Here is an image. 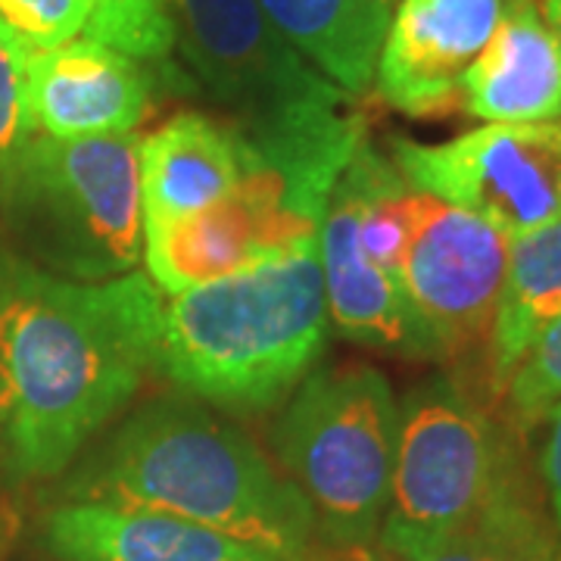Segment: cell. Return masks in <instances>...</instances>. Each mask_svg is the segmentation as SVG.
Masks as SVG:
<instances>
[{
  "label": "cell",
  "mask_w": 561,
  "mask_h": 561,
  "mask_svg": "<svg viewBox=\"0 0 561 561\" xmlns=\"http://www.w3.org/2000/svg\"><path fill=\"white\" fill-rule=\"evenodd\" d=\"M165 294L147 272L79 284L0 243V456L54 478L160 359Z\"/></svg>",
  "instance_id": "obj_1"
},
{
  "label": "cell",
  "mask_w": 561,
  "mask_h": 561,
  "mask_svg": "<svg viewBox=\"0 0 561 561\" xmlns=\"http://www.w3.org/2000/svg\"><path fill=\"white\" fill-rule=\"evenodd\" d=\"M76 502L179 515L294 561L316 530L300 486L234 421L187 393L131 412L79 481Z\"/></svg>",
  "instance_id": "obj_2"
},
{
  "label": "cell",
  "mask_w": 561,
  "mask_h": 561,
  "mask_svg": "<svg viewBox=\"0 0 561 561\" xmlns=\"http://www.w3.org/2000/svg\"><path fill=\"white\" fill-rule=\"evenodd\" d=\"M328 328L316 234L162 302L157 371L219 412H262L316 368Z\"/></svg>",
  "instance_id": "obj_3"
},
{
  "label": "cell",
  "mask_w": 561,
  "mask_h": 561,
  "mask_svg": "<svg viewBox=\"0 0 561 561\" xmlns=\"http://www.w3.org/2000/svg\"><path fill=\"white\" fill-rule=\"evenodd\" d=\"M175 47L262 165L341 179L368 140L350 94L302 60L260 0H169Z\"/></svg>",
  "instance_id": "obj_4"
},
{
  "label": "cell",
  "mask_w": 561,
  "mask_h": 561,
  "mask_svg": "<svg viewBox=\"0 0 561 561\" xmlns=\"http://www.w3.org/2000/svg\"><path fill=\"white\" fill-rule=\"evenodd\" d=\"M0 221L32 265L103 284L144 262L140 138L32 135L0 172Z\"/></svg>",
  "instance_id": "obj_5"
},
{
  "label": "cell",
  "mask_w": 561,
  "mask_h": 561,
  "mask_svg": "<svg viewBox=\"0 0 561 561\" xmlns=\"http://www.w3.org/2000/svg\"><path fill=\"white\" fill-rule=\"evenodd\" d=\"M397 437L400 402L375 365L312 368L294 390L275 427V453L324 540L365 546L378 537Z\"/></svg>",
  "instance_id": "obj_6"
},
{
  "label": "cell",
  "mask_w": 561,
  "mask_h": 561,
  "mask_svg": "<svg viewBox=\"0 0 561 561\" xmlns=\"http://www.w3.org/2000/svg\"><path fill=\"white\" fill-rule=\"evenodd\" d=\"M508 465V449L481 405L446 378L419 383L400 405L383 549L400 559L478 522Z\"/></svg>",
  "instance_id": "obj_7"
},
{
  "label": "cell",
  "mask_w": 561,
  "mask_h": 561,
  "mask_svg": "<svg viewBox=\"0 0 561 561\" xmlns=\"http://www.w3.org/2000/svg\"><path fill=\"white\" fill-rule=\"evenodd\" d=\"M402 181L522 238L561 219V119L486 122L443 144L390 140Z\"/></svg>",
  "instance_id": "obj_8"
},
{
  "label": "cell",
  "mask_w": 561,
  "mask_h": 561,
  "mask_svg": "<svg viewBox=\"0 0 561 561\" xmlns=\"http://www.w3.org/2000/svg\"><path fill=\"white\" fill-rule=\"evenodd\" d=\"M334 184L256 165L206 209L144 234L147 275L165 297L238 275L316 238Z\"/></svg>",
  "instance_id": "obj_9"
},
{
  "label": "cell",
  "mask_w": 561,
  "mask_h": 561,
  "mask_svg": "<svg viewBox=\"0 0 561 561\" xmlns=\"http://www.w3.org/2000/svg\"><path fill=\"white\" fill-rule=\"evenodd\" d=\"M505 265L508 238L493 225L409 191V243L397 278L443 356L490 337Z\"/></svg>",
  "instance_id": "obj_10"
},
{
  "label": "cell",
  "mask_w": 561,
  "mask_h": 561,
  "mask_svg": "<svg viewBox=\"0 0 561 561\" xmlns=\"http://www.w3.org/2000/svg\"><path fill=\"white\" fill-rule=\"evenodd\" d=\"M381 153L365 140L334 184L319 228L321 280L328 321L350 341L400 359H443V350L424 324L402 284L378 268L359 247V213Z\"/></svg>",
  "instance_id": "obj_11"
},
{
  "label": "cell",
  "mask_w": 561,
  "mask_h": 561,
  "mask_svg": "<svg viewBox=\"0 0 561 561\" xmlns=\"http://www.w3.org/2000/svg\"><path fill=\"white\" fill-rule=\"evenodd\" d=\"M502 0H393L378 91L393 110L427 119L461 106V76L500 22Z\"/></svg>",
  "instance_id": "obj_12"
},
{
  "label": "cell",
  "mask_w": 561,
  "mask_h": 561,
  "mask_svg": "<svg viewBox=\"0 0 561 561\" xmlns=\"http://www.w3.org/2000/svg\"><path fill=\"white\" fill-rule=\"evenodd\" d=\"M150 91L147 62L101 41L76 38L25 60L28 116L47 138L131 135L150 110Z\"/></svg>",
  "instance_id": "obj_13"
},
{
  "label": "cell",
  "mask_w": 561,
  "mask_h": 561,
  "mask_svg": "<svg viewBox=\"0 0 561 561\" xmlns=\"http://www.w3.org/2000/svg\"><path fill=\"white\" fill-rule=\"evenodd\" d=\"M44 542L60 561H294L179 515L103 502L54 508Z\"/></svg>",
  "instance_id": "obj_14"
},
{
  "label": "cell",
  "mask_w": 561,
  "mask_h": 561,
  "mask_svg": "<svg viewBox=\"0 0 561 561\" xmlns=\"http://www.w3.org/2000/svg\"><path fill=\"white\" fill-rule=\"evenodd\" d=\"M260 160L247 140L203 113H179L140 138L144 234L187 219L225 197Z\"/></svg>",
  "instance_id": "obj_15"
},
{
  "label": "cell",
  "mask_w": 561,
  "mask_h": 561,
  "mask_svg": "<svg viewBox=\"0 0 561 561\" xmlns=\"http://www.w3.org/2000/svg\"><path fill=\"white\" fill-rule=\"evenodd\" d=\"M461 106L481 122L561 119V41L540 0H502L493 35L461 76Z\"/></svg>",
  "instance_id": "obj_16"
},
{
  "label": "cell",
  "mask_w": 561,
  "mask_h": 561,
  "mask_svg": "<svg viewBox=\"0 0 561 561\" xmlns=\"http://www.w3.org/2000/svg\"><path fill=\"white\" fill-rule=\"evenodd\" d=\"M290 47L346 94L371 88L393 0H260Z\"/></svg>",
  "instance_id": "obj_17"
},
{
  "label": "cell",
  "mask_w": 561,
  "mask_h": 561,
  "mask_svg": "<svg viewBox=\"0 0 561 561\" xmlns=\"http://www.w3.org/2000/svg\"><path fill=\"white\" fill-rule=\"evenodd\" d=\"M561 319V219L508 241V265L490 331L493 381L500 390L540 341V334Z\"/></svg>",
  "instance_id": "obj_18"
},
{
  "label": "cell",
  "mask_w": 561,
  "mask_h": 561,
  "mask_svg": "<svg viewBox=\"0 0 561 561\" xmlns=\"http://www.w3.org/2000/svg\"><path fill=\"white\" fill-rule=\"evenodd\" d=\"M486 561H561V537H556V527L542 518L540 505L527 496L512 465L486 505Z\"/></svg>",
  "instance_id": "obj_19"
},
{
  "label": "cell",
  "mask_w": 561,
  "mask_h": 561,
  "mask_svg": "<svg viewBox=\"0 0 561 561\" xmlns=\"http://www.w3.org/2000/svg\"><path fill=\"white\" fill-rule=\"evenodd\" d=\"M84 38L140 62H165L175 50L169 0H91Z\"/></svg>",
  "instance_id": "obj_20"
},
{
  "label": "cell",
  "mask_w": 561,
  "mask_h": 561,
  "mask_svg": "<svg viewBox=\"0 0 561 561\" xmlns=\"http://www.w3.org/2000/svg\"><path fill=\"white\" fill-rule=\"evenodd\" d=\"M88 16L91 0H0V35L41 54L84 35Z\"/></svg>",
  "instance_id": "obj_21"
},
{
  "label": "cell",
  "mask_w": 561,
  "mask_h": 561,
  "mask_svg": "<svg viewBox=\"0 0 561 561\" xmlns=\"http://www.w3.org/2000/svg\"><path fill=\"white\" fill-rule=\"evenodd\" d=\"M505 397L522 424H537L561 402V319L552 321L540 341L527 350L512 378Z\"/></svg>",
  "instance_id": "obj_22"
},
{
  "label": "cell",
  "mask_w": 561,
  "mask_h": 561,
  "mask_svg": "<svg viewBox=\"0 0 561 561\" xmlns=\"http://www.w3.org/2000/svg\"><path fill=\"white\" fill-rule=\"evenodd\" d=\"M25 60L28 54L0 35V172L22 144L35 135L25 103Z\"/></svg>",
  "instance_id": "obj_23"
},
{
  "label": "cell",
  "mask_w": 561,
  "mask_h": 561,
  "mask_svg": "<svg viewBox=\"0 0 561 561\" xmlns=\"http://www.w3.org/2000/svg\"><path fill=\"white\" fill-rule=\"evenodd\" d=\"M486 552H490V522L483 508V515L474 524L427 546H419L397 561H486Z\"/></svg>",
  "instance_id": "obj_24"
},
{
  "label": "cell",
  "mask_w": 561,
  "mask_h": 561,
  "mask_svg": "<svg viewBox=\"0 0 561 561\" xmlns=\"http://www.w3.org/2000/svg\"><path fill=\"white\" fill-rule=\"evenodd\" d=\"M549 421V434L542 443V481L549 490V502H552V518H556V530L561 537V402L546 415Z\"/></svg>",
  "instance_id": "obj_25"
},
{
  "label": "cell",
  "mask_w": 561,
  "mask_h": 561,
  "mask_svg": "<svg viewBox=\"0 0 561 561\" xmlns=\"http://www.w3.org/2000/svg\"><path fill=\"white\" fill-rule=\"evenodd\" d=\"M540 10L542 20L549 22V28H552L561 41V0H540Z\"/></svg>",
  "instance_id": "obj_26"
}]
</instances>
